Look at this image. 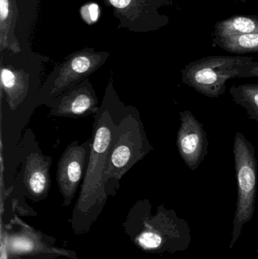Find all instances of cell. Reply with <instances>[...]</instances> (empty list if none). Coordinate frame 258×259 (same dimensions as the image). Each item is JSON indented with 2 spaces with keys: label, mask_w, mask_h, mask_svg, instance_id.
<instances>
[{
  "label": "cell",
  "mask_w": 258,
  "mask_h": 259,
  "mask_svg": "<svg viewBox=\"0 0 258 259\" xmlns=\"http://www.w3.org/2000/svg\"><path fill=\"white\" fill-rule=\"evenodd\" d=\"M127 110V106L120 100L111 80L99 109L94 115L89 165L73 211L71 225L77 234L89 231L109 199L106 190L108 158L115 131Z\"/></svg>",
  "instance_id": "cell-1"
},
{
  "label": "cell",
  "mask_w": 258,
  "mask_h": 259,
  "mask_svg": "<svg viewBox=\"0 0 258 259\" xmlns=\"http://www.w3.org/2000/svg\"><path fill=\"white\" fill-rule=\"evenodd\" d=\"M126 234L139 249L153 254H174L186 250L192 240L188 222L172 209L159 205L151 213L148 199L138 201L123 224Z\"/></svg>",
  "instance_id": "cell-2"
},
{
  "label": "cell",
  "mask_w": 258,
  "mask_h": 259,
  "mask_svg": "<svg viewBox=\"0 0 258 259\" xmlns=\"http://www.w3.org/2000/svg\"><path fill=\"white\" fill-rule=\"evenodd\" d=\"M154 149L150 144L139 111L127 106L111 145L106 172L108 196H115L124 175Z\"/></svg>",
  "instance_id": "cell-3"
},
{
  "label": "cell",
  "mask_w": 258,
  "mask_h": 259,
  "mask_svg": "<svg viewBox=\"0 0 258 259\" xmlns=\"http://www.w3.org/2000/svg\"><path fill=\"white\" fill-rule=\"evenodd\" d=\"M254 62L243 56H212L189 62L182 70V82L209 98L225 94L228 80L240 77Z\"/></svg>",
  "instance_id": "cell-4"
},
{
  "label": "cell",
  "mask_w": 258,
  "mask_h": 259,
  "mask_svg": "<svg viewBox=\"0 0 258 259\" xmlns=\"http://www.w3.org/2000/svg\"><path fill=\"white\" fill-rule=\"evenodd\" d=\"M233 156L237 181V201L230 249H233L240 237L242 227L252 219L257 196V161L255 147L239 131L236 132L233 140Z\"/></svg>",
  "instance_id": "cell-5"
},
{
  "label": "cell",
  "mask_w": 258,
  "mask_h": 259,
  "mask_svg": "<svg viewBox=\"0 0 258 259\" xmlns=\"http://www.w3.org/2000/svg\"><path fill=\"white\" fill-rule=\"evenodd\" d=\"M42 83L39 73H35L14 65H1L2 121L12 114V124L18 119L20 130L25 127L33 111L38 107L37 94Z\"/></svg>",
  "instance_id": "cell-6"
},
{
  "label": "cell",
  "mask_w": 258,
  "mask_h": 259,
  "mask_svg": "<svg viewBox=\"0 0 258 259\" xmlns=\"http://www.w3.org/2000/svg\"><path fill=\"white\" fill-rule=\"evenodd\" d=\"M109 57V53L95 52L92 49H85L68 56L42 83L36 98L37 106H45L70 88L89 78Z\"/></svg>",
  "instance_id": "cell-7"
},
{
  "label": "cell",
  "mask_w": 258,
  "mask_h": 259,
  "mask_svg": "<svg viewBox=\"0 0 258 259\" xmlns=\"http://www.w3.org/2000/svg\"><path fill=\"white\" fill-rule=\"evenodd\" d=\"M20 155L22 167L16 181H21L24 194L30 200H44L48 197L51 187L50 167L53 160L44 155L31 130H27L21 139Z\"/></svg>",
  "instance_id": "cell-8"
},
{
  "label": "cell",
  "mask_w": 258,
  "mask_h": 259,
  "mask_svg": "<svg viewBox=\"0 0 258 259\" xmlns=\"http://www.w3.org/2000/svg\"><path fill=\"white\" fill-rule=\"evenodd\" d=\"M92 142L70 143L59 158L56 181L59 191L63 196L64 206L71 205L79 187L82 185L90 158Z\"/></svg>",
  "instance_id": "cell-9"
},
{
  "label": "cell",
  "mask_w": 258,
  "mask_h": 259,
  "mask_svg": "<svg viewBox=\"0 0 258 259\" xmlns=\"http://www.w3.org/2000/svg\"><path fill=\"white\" fill-rule=\"evenodd\" d=\"M51 116L60 118H86L95 115L99 109V102L89 78L79 83L45 105Z\"/></svg>",
  "instance_id": "cell-10"
},
{
  "label": "cell",
  "mask_w": 258,
  "mask_h": 259,
  "mask_svg": "<svg viewBox=\"0 0 258 259\" xmlns=\"http://www.w3.org/2000/svg\"><path fill=\"white\" fill-rule=\"evenodd\" d=\"M177 134L179 155L191 170H195L209 154V142L202 124L189 110L180 112Z\"/></svg>",
  "instance_id": "cell-11"
},
{
  "label": "cell",
  "mask_w": 258,
  "mask_h": 259,
  "mask_svg": "<svg viewBox=\"0 0 258 259\" xmlns=\"http://www.w3.org/2000/svg\"><path fill=\"white\" fill-rule=\"evenodd\" d=\"M19 229L11 233L4 231L6 236L9 255H63L72 259L77 258V254L71 250L53 246L51 242L43 240V235L30 227L19 224Z\"/></svg>",
  "instance_id": "cell-12"
},
{
  "label": "cell",
  "mask_w": 258,
  "mask_h": 259,
  "mask_svg": "<svg viewBox=\"0 0 258 259\" xmlns=\"http://www.w3.org/2000/svg\"><path fill=\"white\" fill-rule=\"evenodd\" d=\"M258 33V16L236 15L215 24L214 38Z\"/></svg>",
  "instance_id": "cell-13"
},
{
  "label": "cell",
  "mask_w": 258,
  "mask_h": 259,
  "mask_svg": "<svg viewBox=\"0 0 258 259\" xmlns=\"http://www.w3.org/2000/svg\"><path fill=\"white\" fill-rule=\"evenodd\" d=\"M229 92L233 102L237 106L243 107L248 118L258 124V83L233 85Z\"/></svg>",
  "instance_id": "cell-14"
},
{
  "label": "cell",
  "mask_w": 258,
  "mask_h": 259,
  "mask_svg": "<svg viewBox=\"0 0 258 259\" xmlns=\"http://www.w3.org/2000/svg\"><path fill=\"white\" fill-rule=\"evenodd\" d=\"M214 44L233 54L258 53V33L239 35L228 37L214 38Z\"/></svg>",
  "instance_id": "cell-15"
},
{
  "label": "cell",
  "mask_w": 258,
  "mask_h": 259,
  "mask_svg": "<svg viewBox=\"0 0 258 259\" xmlns=\"http://www.w3.org/2000/svg\"><path fill=\"white\" fill-rule=\"evenodd\" d=\"M83 19L88 23H94L98 20V5L90 4L87 6H84L81 10Z\"/></svg>",
  "instance_id": "cell-16"
},
{
  "label": "cell",
  "mask_w": 258,
  "mask_h": 259,
  "mask_svg": "<svg viewBox=\"0 0 258 259\" xmlns=\"http://www.w3.org/2000/svg\"><path fill=\"white\" fill-rule=\"evenodd\" d=\"M109 2L116 9L125 10L130 6H133L136 3H139V0H109Z\"/></svg>",
  "instance_id": "cell-17"
},
{
  "label": "cell",
  "mask_w": 258,
  "mask_h": 259,
  "mask_svg": "<svg viewBox=\"0 0 258 259\" xmlns=\"http://www.w3.org/2000/svg\"><path fill=\"white\" fill-rule=\"evenodd\" d=\"M9 0H0V20L1 27H3L6 20L9 18Z\"/></svg>",
  "instance_id": "cell-18"
},
{
  "label": "cell",
  "mask_w": 258,
  "mask_h": 259,
  "mask_svg": "<svg viewBox=\"0 0 258 259\" xmlns=\"http://www.w3.org/2000/svg\"><path fill=\"white\" fill-rule=\"evenodd\" d=\"M248 77H258V62H253L240 76V78Z\"/></svg>",
  "instance_id": "cell-19"
},
{
  "label": "cell",
  "mask_w": 258,
  "mask_h": 259,
  "mask_svg": "<svg viewBox=\"0 0 258 259\" xmlns=\"http://www.w3.org/2000/svg\"><path fill=\"white\" fill-rule=\"evenodd\" d=\"M0 259H9V253L8 251L6 236L4 230L2 228L1 231V246H0Z\"/></svg>",
  "instance_id": "cell-20"
},
{
  "label": "cell",
  "mask_w": 258,
  "mask_h": 259,
  "mask_svg": "<svg viewBox=\"0 0 258 259\" xmlns=\"http://www.w3.org/2000/svg\"><path fill=\"white\" fill-rule=\"evenodd\" d=\"M9 259H26L22 258V256L20 255H9Z\"/></svg>",
  "instance_id": "cell-21"
},
{
  "label": "cell",
  "mask_w": 258,
  "mask_h": 259,
  "mask_svg": "<svg viewBox=\"0 0 258 259\" xmlns=\"http://www.w3.org/2000/svg\"><path fill=\"white\" fill-rule=\"evenodd\" d=\"M238 1H241L242 2V3H245V2H246V0H238Z\"/></svg>",
  "instance_id": "cell-22"
}]
</instances>
